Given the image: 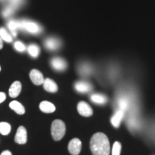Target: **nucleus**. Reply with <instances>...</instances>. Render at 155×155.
Here are the masks:
<instances>
[{
    "instance_id": "39448f33",
    "label": "nucleus",
    "mask_w": 155,
    "mask_h": 155,
    "mask_svg": "<svg viewBox=\"0 0 155 155\" xmlns=\"http://www.w3.org/2000/svg\"><path fill=\"white\" fill-rule=\"evenodd\" d=\"M50 63H51V66L53 67V68L57 71H65L68 66L66 61L60 57H55L52 58Z\"/></svg>"
},
{
    "instance_id": "6e6552de",
    "label": "nucleus",
    "mask_w": 155,
    "mask_h": 155,
    "mask_svg": "<svg viewBox=\"0 0 155 155\" xmlns=\"http://www.w3.org/2000/svg\"><path fill=\"white\" fill-rule=\"evenodd\" d=\"M75 88L78 92L81 94H86L92 90V85L87 81H78L75 84Z\"/></svg>"
},
{
    "instance_id": "a878e982",
    "label": "nucleus",
    "mask_w": 155,
    "mask_h": 155,
    "mask_svg": "<svg viewBox=\"0 0 155 155\" xmlns=\"http://www.w3.org/2000/svg\"><path fill=\"white\" fill-rule=\"evenodd\" d=\"M9 1L10 2V5L14 6L15 8H17L24 2V0H9Z\"/></svg>"
},
{
    "instance_id": "2eb2a0df",
    "label": "nucleus",
    "mask_w": 155,
    "mask_h": 155,
    "mask_svg": "<svg viewBox=\"0 0 155 155\" xmlns=\"http://www.w3.org/2000/svg\"><path fill=\"white\" fill-rule=\"evenodd\" d=\"M91 100L96 104L104 105L107 102L108 98L105 95L101 94H93L91 96Z\"/></svg>"
},
{
    "instance_id": "a211bd4d",
    "label": "nucleus",
    "mask_w": 155,
    "mask_h": 155,
    "mask_svg": "<svg viewBox=\"0 0 155 155\" xmlns=\"http://www.w3.org/2000/svg\"><path fill=\"white\" fill-rule=\"evenodd\" d=\"M118 105H119V108L122 111H126L129 108V98L125 96H121L118 99Z\"/></svg>"
},
{
    "instance_id": "f8f14e48",
    "label": "nucleus",
    "mask_w": 155,
    "mask_h": 155,
    "mask_svg": "<svg viewBox=\"0 0 155 155\" xmlns=\"http://www.w3.org/2000/svg\"><path fill=\"white\" fill-rule=\"evenodd\" d=\"M22 90V84L19 81H15L11 85L9 90V95L12 98H16L19 95Z\"/></svg>"
},
{
    "instance_id": "423d86ee",
    "label": "nucleus",
    "mask_w": 155,
    "mask_h": 155,
    "mask_svg": "<svg viewBox=\"0 0 155 155\" xmlns=\"http://www.w3.org/2000/svg\"><path fill=\"white\" fill-rule=\"evenodd\" d=\"M82 147V143L78 138H74L69 142L68 150L72 155H78L80 154Z\"/></svg>"
},
{
    "instance_id": "7ed1b4c3",
    "label": "nucleus",
    "mask_w": 155,
    "mask_h": 155,
    "mask_svg": "<svg viewBox=\"0 0 155 155\" xmlns=\"http://www.w3.org/2000/svg\"><path fill=\"white\" fill-rule=\"evenodd\" d=\"M17 25H18L19 30H25L32 34H39L42 31V28L38 23L30 20H27V19L18 20Z\"/></svg>"
},
{
    "instance_id": "bb28decb",
    "label": "nucleus",
    "mask_w": 155,
    "mask_h": 155,
    "mask_svg": "<svg viewBox=\"0 0 155 155\" xmlns=\"http://www.w3.org/2000/svg\"><path fill=\"white\" fill-rule=\"evenodd\" d=\"M6 99V94L3 92H0V104Z\"/></svg>"
},
{
    "instance_id": "c756f323",
    "label": "nucleus",
    "mask_w": 155,
    "mask_h": 155,
    "mask_svg": "<svg viewBox=\"0 0 155 155\" xmlns=\"http://www.w3.org/2000/svg\"><path fill=\"white\" fill-rule=\"evenodd\" d=\"M0 71H1V66H0Z\"/></svg>"
},
{
    "instance_id": "ddd939ff",
    "label": "nucleus",
    "mask_w": 155,
    "mask_h": 155,
    "mask_svg": "<svg viewBox=\"0 0 155 155\" xmlns=\"http://www.w3.org/2000/svg\"><path fill=\"white\" fill-rule=\"evenodd\" d=\"M43 87L45 90L50 93H55L58 91V87L55 81L50 78H46L43 81Z\"/></svg>"
},
{
    "instance_id": "f03ea898",
    "label": "nucleus",
    "mask_w": 155,
    "mask_h": 155,
    "mask_svg": "<svg viewBox=\"0 0 155 155\" xmlns=\"http://www.w3.org/2000/svg\"><path fill=\"white\" fill-rule=\"evenodd\" d=\"M65 123L60 119H56L53 122L51 127V134L53 138L55 141H60L63 138L65 134Z\"/></svg>"
},
{
    "instance_id": "4be33fe9",
    "label": "nucleus",
    "mask_w": 155,
    "mask_h": 155,
    "mask_svg": "<svg viewBox=\"0 0 155 155\" xmlns=\"http://www.w3.org/2000/svg\"><path fill=\"white\" fill-rule=\"evenodd\" d=\"M8 28L15 37L17 35V31L19 30L17 20H11L8 24Z\"/></svg>"
},
{
    "instance_id": "1a4fd4ad",
    "label": "nucleus",
    "mask_w": 155,
    "mask_h": 155,
    "mask_svg": "<svg viewBox=\"0 0 155 155\" xmlns=\"http://www.w3.org/2000/svg\"><path fill=\"white\" fill-rule=\"evenodd\" d=\"M61 40L55 38H49L45 41V47L48 50H56L61 47Z\"/></svg>"
},
{
    "instance_id": "0eeeda50",
    "label": "nucleus",
    "mask_w": 155,
    "mask_h": 155,
    "mask_svg": "<svg viewBox=\"0 0 155 155\" xmlns=\"http://www.w3.org/2000/svg\"><path fill=\"white\" fill-rule=\"evenodd\" d=\"M78 111L83 116H91L93 114V109L89 104L85 101H81L78 104Z\"/></svg>"
},
{
    "instance_id": "9d476101",
    "label": "nucleus",
    "mask_w": 155,
    "mask_h": 155,
    "mask_svg": "<svg viewBox=\"0 0 155 155\" xmlns=\"http://www.w3.org/2000/svg\"><path fill=\"white\" fill-rule=\"evenodd\" d=\"M30 77L32 83L37 85V86H40V85L42 84L45 80L42 73L37 69H33L31 71Z\"/></svg>"
},
{
    "instance_id": "412c9836",
    "label": "nucleus",
    "mask_w": 155,
    "mask_h": 155,
    "mask_svg": "<svg viewBox=\"0 0 155 155\" xmlns=\"http://www.w3.org/2000/svg\"><path fill=\"white\" fill-rule=\"evenodd\" d=\"M0 38L2 40L7 42H11L12 41V37L10 35V34L7 32L6 29L2 28H0Z\"/></svg>"
},
{
    "instance_id": "f3484780",
    "label": "nucleus",
    "mask_w": 155,
    "mask_h": 155,
    "mask_svg": "<svg viewBox=\"0 0 155 155\" xmlns=\"http://www.w3.org/2000/svg\"><path fill=\"white\" fill-rule=\"evenodd\" d=\"M78 71L79 73H81V75H84V76H87V75H89L92 73L93 68L90 64L83 63L81 64L80 66L78 67Z\"/></svg>"
},
{
    "instance_id": "20e7f679",
    "label": "nucleus",
    "mask_w": 155,
    "mask_h": 155,
    "mask_svg": "<svg viewBox=\"0 0 155 155\" xmlns=\"http://www.w3.org/2000/svg\"><path fill=\"white\" fill-rule=\"evenodd\" d=\"M15 141L19 144H26L28 141V134H27L26 129L23 126H20L17 129L16 134H15Z\"/></svg>"
},
{
    "instance_id": "aec40b11",
    "label": "nucleus",
    "mask_w": 155,
    "mask_h": 155,
    "mask_svg": "<svg viewBox=\"0 0 155 155\" xmlns=\"http://www.w3.org/2000/svg\"><path fill=\"white\" fill-rule=\"evenodd\" d=\"M11 125L7 122H0V134L8 135L11 131Z\"/></svg>"
},
{
    "instance_id": "393cba45",
    "label": "nucleus",
    "mask_w": 155,
    "mask_h": 155,
    "mask_svg": "<svg viewBox=\"0 0 155 155\" xmlns=\"http://www.w3.org/2000/svg\"><path fill=\"white\" fill-rule=\"evenodd\" d=\"M15 48L19 52H24L26 50V46L23 42L20 41H17L15 43Z\"/></svg>"
},
{
    "instance_id": "b1692460",
    "label": "nucleus",
    "mask_w": 155,
    "mask_h": 155,
    "mask_svg": "<svg viewBox=\"0 0 155 155\" xmlns=\"http://www.w3.org/2000/svg\"><path fill=\"white\" fill-rule=\"evenodd\" d=\"M121 150V144L119 141H116L112 148V155H120Z\"/></svg>"
},
{
    "instance_id": "dca6fc26",
    "label": "nucleus",
    "mask_w": 155,
    "mask_h": 155,
    "mask_svg": "<svg viewBox=\"0 0 155 155\" xmlns=\"http://www.w3.org/2000/svg\"><path fill=\"white\" fill-rule=\"evenodd\" d=\"M9 107L12 110H14L17 114H19V115H22V114L25 113V109L24 106L22 105V104L17 101H12L9 104Z\"/></svg>"
},
{
    "instance_id": "5701e85b",
    "label": "nucleus",
    "mask_w": 155,
    "mask_h": 155,
    "mask_svg": "<svg viewBox=\"0 0 155 155\" xmlns=\"http://www.w3.org/2000/svg\"><path fill=\"white\" fill-rule=\"evenodd\" d=\"M17 8H15L14 6L9 5V6H7L6 8L4 9L3 12H2V15L5 17H9L10 15H12L13 14V13L15 12V9Z\"/></svg>"
},
{
    "instance_id": "f257e3e1",
    "label": "nucleus",
    "mask_w": 155,
    "mask_h": 155,
    "mask_svg": "<svg viewBox=\"0 0 155 155\" xmlns=\"http://www.w3.org/2000/svg\"><path fill=\"white\" fill-rule=\"evenodd\" d=\"M90 147L94 155H109L110 144L105 134L96 133L91 139Z\"/></svg>"
},
{
    "instance_id": "9b49d317",
    "label": "nucleus",
    "mask_w": 155,
    "mask_h": 155,
    "mask_svg": "<svg viewBox=\"0 0 155 155\" xmlns=\"http://www.w3.org/2000/svg\"><path fill=\"white\" fill-rule=\"evenodd\" d=\"M124 114L125 112L122 111L121 109L117 110L116 111V113L114 114V116H112L111 119V122L112 125L114 126L115 128H119L120 126V124L122 121V119L124 117Z\"/></svg>"
},
{
    "instance_id": "c85d7f7f",
    "label": "nucleus",
    "mask_w": 155,
    "mask_h": 155,
    "mask_svg": "<svg viewBox=\"0 0 155 155\" xmlns=\"http://www.w3.org/2000/svg\"><path fill=\"white\" fill-rule=\"evenodd\" d=\"M3 48V40H2V38H0V49Z\"/></svg>"
},
{
    "instance_id": "cd10ccee",
    "label": "nucleus",
    "mask_w": 155,
    "mask_h": 155,
    "mask_svg": "<svg viewBox=\"0 0 155 155\" xmlns=\"http://www.w3.org/2000/svg\"><path fill=\"white\" fill-rule=\"evenodd\" d=\"M0 155H12V152H10V151L6 150V151H4V152H2V154Z\"/></svg>"
},
{
    "instance_id": "6ab92c4d",
    "label": "nucleus",
    "mask_w": 155,
    "mask_h": 155,
    "mask_svg": "<svg viewBox=\"0 0 155 155\" xmlns=\"http://www.w3.org/2000/svg\"><path fill=\"white\" fill-rule=\"evenodd\" d=\"M28 53L30 54L32 58H37L38 57L39 54H40V49L37 45L32 44L28 47Z\"/></svg>"
},
{
    "instance_id": "4468645a",
    "label": "nucleus",
    "mask_w": 155,
    "mask_h": 155,
    "mask_svg": "<svg viewBox=\"0 0 155 155\" xmlns=\"http://www.w3.org/2000/svg\"><path fill=\"white\" fill-rule=\"evenodd\" d=\"M40 108L42 112L47 114L53 113L55 111V106H54V104L49 101H47L40 103Z\"/></svg>"
}]
</instances>
